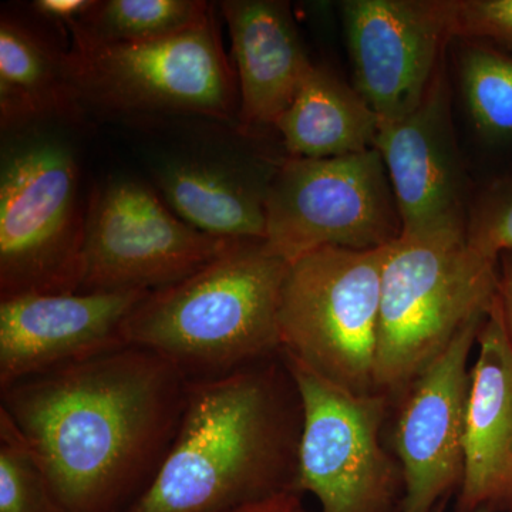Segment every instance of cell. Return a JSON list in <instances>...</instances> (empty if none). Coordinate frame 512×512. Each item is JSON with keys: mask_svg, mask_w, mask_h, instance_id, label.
Returning <instances> with one entry per match:
<instances>
[{"mask_svg": "<svg viewBox=\"0 0 512 512\" xmlns=\"http://www.w3.org/2000/svg\"><path fill=\"white\" fill-rule=\"evenodd\" d=\"M512 512V343L497 298L470 370L456 512Z\"/></svg>", "mask_w": 512, "mask_h": 512, "instance_id": "15", "label": "cell"}, {"mask_svg": "<svg viewBox=\"0 0 512 512\" xmlns=\"http://www.w3.org/2000/svg\"><path fill=\"white\" fill-rule=\"evenodd\" d=\"M266 237L286 262L322 248L387 247L402 220L376 148L332 158L289 157L266 184Z\"/></svg>", "mask_w": 512, "mask_h": 512, "instance_id": "8", "label": "cell"}, {"mask_svg": "<svg viewBox=\"0 0 512 512\" xmlns=\"http://www.w3.org/2000/svg\"><path fill=\"white\" fill-rule=\"evenodd\" d=\"M460 86L478 131L490 140L512 138V56L467 40L458 60Z\"/></svg>", "mask_w": 512, "mask_h": 512, "instance_id": "21", "label": "cell"}, {"mask_svg": "<svg viewBox=\"0 0 512 512\" xmlns=\"http://www.w3.org/2000/svg\"><path fill=\"white\" fill-rule=\"evenodd\" d=\"M93 5L94 0H37L33 3V9L39 15L60 20L70 26L82 19Z\"/></svg>", "mask_w": 512, "mask_h": 512, "instance_id": "25", "label": "cell"}, {"mask_svg": "<svg viewBox=\"0 0 512 512\" xmlns=\"http://www.w3.org/2000/svg\"><path fill=\"white\" fill-rule=\"evenodd\" d=\"M302 406L282 355L188 382L177 433L126 512H231L295 491Z\"/></svg>", "mask_w": 512, "mask_h": 512, "instance_id": "2", "label": "cell"}, {"mask_svg": "<svg viewBox=\"0 0 512 512\" xmlns=\"http://www.w3.org/2000/svg\"><path fill=\"white\" fill-rule=\"evenodd\" d=\"M0 512H62L28 443L3 412H0Z\"/></svg>", "mask_w": 512, "mask_h": 512, "instance_id": "22", "label": "cell"}, {"mask_svg": "<svg viewBox=\"0 0 512 512\" xmlns=\"http://www.w3.org/2000/svg\"><path fill=\"white\" fill-rule=\"evenodd\" d=\"M86 225L70 146L36 137L3 154L0 299L79 292Z\"/></svg>", "mask_w": 512, "mask_h": 512, "instance_id": "7", "label": "cell"}, {"mask_svg": "<svg viewBox=\"0 0 512 512\" xmlns=\"http://www.w3.org/2000/svg\"><path fill=\"white\" fill-rule=\"evenodd\" d=\"M355 89L380 121L420 106L454 37V0L340 3Z\"/></svg>", "mask_w": 512, "mask_h": 512, "instance_id": "11", "label": "cell"}, {"mask_svg": "<svg viewBox=\"0 0 512 512\" xmlns=\"http://www.w3.org/2000/svg\"><path fill=\"white\" fill-rule=\"evenodd\" d=\"M380 119L353 86L313 64L275 124L291 157L332 158L375 148Z\"/></svg>", "mask_w": 512, "mask_h": 512, "instance_id": "17", "label": "cell"}, {"mask_svg": "<svg viewBox=\"0 0 512 512\" xmlns=\"http://www.w3.org/2000/svg\"><path fill=\"white\" fill-rule=\"evenodd\" d=\"M221 10L237 64L238 123L275 126L313 67L291 6L281 0H225Z\"/></svg>", "mask_w": 512, "mask_h": 512, "instance_id": "16", "label": "cell"}, {"mask_svg": "<svg viewBox=\"0 0 512 512\" xmlns=\"http://www.w3.org/2000/svg\"><path fill=\"white\" fill-rule=\"evenodd\" d=\"M66 67L80 104L238 121L237 74L222 50L214 10L198 25L150 42L74 39Z\"/></svg>", "mask_w": 512, "mask_h": 512, "instance_id": "6", "label": "cell"}, {"mask_svg": "<svg viewBox=\"0 0 512 512\" xmlns=\"http://www.w3.org/2000/svg\"><path fill=\"white\" fill-rule=\"evenodd\" d=\"M375 148L392 184L402 237L466 234L467 178L443 67L416 110L380 121Z\"/></svg>", "mask_w": 512, "mask_h": 512, "instance_id": "13", "label": "cell"}, {"mask_svg": "<svg viewBox=\"0 0 512 512\" xmlns=\"http://www.w3.org/2000/svg\"><path fill=\"white\" fill-rule=\"evenodd\" d=\"M387 247L322 248L289 265L279 308L282 355L349 392L376 393Z\"/></svg>", "mask_w": 512, "mask_h": 512, "instance_id": "5", "label": "cell"}, {"mask_svg": "<svg viewBox=\"0 0 512 512\" xmlns=\"http://www.w3.org/2000/svg\"><path fill=\"white\" fill-rule=\"evenodd\" d=\"M157 184L168 207L191 227L225 239L266 237L265 188L214 161L165 165Z\"/></svg>", "mask_w": 512, "mask_h": 512, "instance_id": "18", "label": "cell"}, {"mask_svg": "<svg viewBox=\"0 0 512 512\" xmlns=\"http://www.w3.org/2000/svg\"><path fill=\"white\" fill-rule=\"evenodd\" d=\"M187 379L138 346L0 389L62 512H126L153 483L177 433Z\"/></svg>", "mask_w": 512, "mask_h": 512, "instance_id": "1", "label": "cell"}, {"mask_svg": "<svg viewBox=\"0 0 512 512\" xmlns=\"http://www.w3.org/2000/svg\"><path fill=\"white\" fill-rule=\"evenodd\" d=\"M147 291L30 293L0 299V389L126 346Z\"/></svg>", "mask_w": 512, "mask_h": 512, "instance_id": "14", "label": "cell"}, {"mask_svg": "<svg viewBox=\"0 0 512 512\" xmlns=\"http://www.w3.org/2000/svg\"><path fill=\"white\" fill-rule=\"evenodd\" d=\"M439 512H441V510ZM481 512H487V511H481Z\"/></svg>", "mask_w": 512, "mask_h": 512, "instance_id": "28", "label": "cell"}, {"mask_svg": "<svg viewBox=\"0 0 512 512\" xmlns=\"http://www.w3.org/2000/svg\"><path fill=\"white\" fill-rule=\"evenodd\" d=\"M235 241L191 227L146 185L114 181L87 205L79 292L157 291L210 264Z\"/></svg>", "mask_w": 512, "mask_h": 512, "instance_id": "10", "label": "cell"}, {"mask_svg": "<svg viewBox=\"0 0 512 512\" xmlns=\"http://www.w3.org/2000/svg\"><path fill=\"white\" fill-rule=\"evenodd\" d=\"M212 10L200 0H106L94 2L70 28L74 39L86 42H150L198 25Z\"/></svg>", "mask_w": 512, "mask_h": 512, "instance_id": "20", "label": "cell"}, {"mask_svg": "<svg viewBox=\"0 0 512 512\" xmlns=\"http://www.w3.org/2000/svg\"><path fill=\"white\" fill-rule=\"evenodd\" d=\"M80 103L69 80L66 55L53 52L16 20L0 22V113L2 127L43 117L73 116Z\"/></svg>", "mask_w": 512, "mask_h": 512, "instance_id": "19", "label": "cell"}, {"mask_svg": "<svg viewBox=\"0 0 512 512\" xmlns=\"http://www.w3.org/2000/svg\"><path fill=\"white\" fill-rule=\"evenodd\" d=\"M484 319L464 326L406 389L393 437L403 476L400 512H439L448 495L460 488L468 359Z\"/></svg>", "mask_w": 512, "mask_h": 512, "instance_id": "12", "label": "cell"}, {"mask_svg": "<svg viewBox=\"0 0 512 512\" xmlns=\"http://www.w3.org/2000/svg\"><path fill=\"white\" fill-rule=\"evenodd\" d=\"M289 265L264 239L235 241L183 281L148 293L124 323L123 338L163 357L187 382L275 359Z\"/></svg>", "mask_w": 512, "mask_h": 512, "instance_id": "3", "label": "cell"}, {"mask_svg": "<svg viewBox=\"0 0 512 512\" xmlns=\"http://www.w3.org/2000/svg\"><path fill=\"white\" fill-rule=\"evenodd\" d=\"M453 33L512 56V0H454Z\"/></svg>", "mask_w": 512, "mask_h": 512, "instance_id": "24", "label": "cell"}, {"mask_svg": "<svg viewBox=\"0 0 512 512\" xmlns=\"http://www.w3.org/2000/svg\"><path fill=\"white\" fill-rule=\"evenodd\" d=\"M302 406L295 491L320 512H400L403 476L380 433L387 396L357 394L282 355Z\"/></svg>", "mask_w": 512, "mask_h": 512, "instance_id": "9", "label": "cell"}, {"mask_svg": "<svg viewBox=\"0 0 512 512\" xmlns=\"http://www.w3.org/2000/svg\"><path fill=\"white\" fill-rule=\"evenodd\" d=\"M231 512H308V510L303 504L301 494L285 491Z\"/></svg>", "mask_w": 512, "mask_h": 512, "instance_id": "27", "label": "cell"}, {"mask_svg": "<svg viewBox=\"0 0 512 512\" xmlns=\"http://www.w3.org/2000/svg\"><path fill=\"white\" fill-rule=\"evenodd\" d=\"M468 245L488 258L512 252V177L488 187L468 210Z\"/></svg>", "mask_w": 512, "mask_h": 512, "instance_id": "23", "label": "cell"}, {"mask_svg": "<svg viewBox=\"0 0 512 512\" xmlns=\"http://www.w3.org/2000/svg\"><path fill=\"white\" fill-rule=\"evenodd\" d=\"M497 301L512 343V252H505L498 259Z\"/></svg>", "mask_w": 512, "mask_h": 512, "instance_id": "26", "label": "cell"}, {"mask_svg": "<svg viewBox=\"0 0 512 512\" xmlns=\"http://www.w3.org/2000/svg\"><path fill=\"white\" fill-rule=\"evenodd\" d=\"M498 261L466 234L409 238L387 247L380 299L376 392L407 389L464 326L497 298Z\"/></svg>", "mask_w": 512, "mask_h": 512, "instance_id": "4", "label": "cell"}]
</instances>
